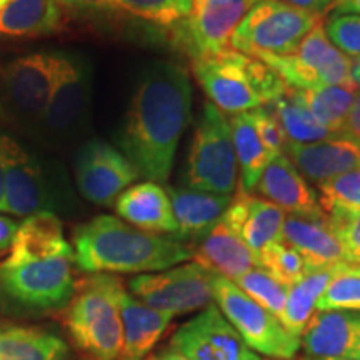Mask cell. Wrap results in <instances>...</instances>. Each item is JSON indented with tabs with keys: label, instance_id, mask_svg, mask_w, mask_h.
<instances>
[{
	"label": "cell",
	"instance_id": "obj_1",
	"mask_svg": "<svg viewBox=\"0 0 360 360\" xmlns=\"http://www.w3.org/2000/svg\"><path fill=\"white\" fill-rule=\"evenodd\" d=\"M192 84L174 62H154L142 72L119 137L122 154L147 182H167L175 152L192 115Z\"/></svg>",
	"mask_w": 360,
	"mask_h": 360
},
{
	"label": "cell",
	"instance_id": "obj_2",
	"mask_svg": "<svg viewBox=\"0 0 360 360\" xmlns=\"http://www.w3.org/2000/svg\"><path fill=\"white\" fill-rule=\"evenodd\" d=\"M74 259L89 274H152L193 259L192 245L98 215L74 231Z\"/></svg>",
	"mask_w": 360,
	"mask_h": 360
},
{
	"label": "cell",
	"instance_id": "obj_3",
	"mask_svg": "<svg viewBox=\"0 0 360 360\" xmlns=\"http://www.w3.org/2000/svg\"><path fill=\"white\" fill-rule=\"evenodd\" d=\"M122 282L110 274H94L75 283L64 309L70 340L89 360H117L122 355Z\"/></svg>",
	"mask_w": 360,
	"mask_h": 360
},
{
	"label": "cell",
	"instance_id": "obj_4",
	"mask_svg": "<svg viewBox=\"0 0 360 360\" xmlns=\"http://www.w3.org/2000/svg\"><path fill=\"white\" fill-rule=\"evenodd\" d=\"M192 74L209 102L231 115L269 105L287 89L267 64L233 49L192 62Z\"/></svg>",
	"mask_w": 360,
	"mask_h": 360
},
{
	"label": "cell",
	"instance_id": "obj_5",
	"mask_svg": "<svg viewBox=\"0 0 360 360\" xmlns=\"http://www.w3.org/2000/svg\"><path fill=\"white\" fill-rule=\"evenodd\" d=\"M74 254L7 262L0 267V305L27 314L64 310L74 297Z\"/></svg>",
	"mask_w": 360,
	"mask_h": 360
},
{
	"label": "cell",
	"instance_id": "obj_6",
	"mask_svg": "<svg viewBox=\"0 0 360 360\" xmlns=\"http://www.w3.org/2000/svg\"><path fill=\"white\" fill-rule=\"evenodd\" d=\"M238 164L231 124L212 102L202 105L188 150L184 184L193 191L232 195L237 191Z\"/></svg>",
	"mask_w": 360,
	"mask_h": 360
},
{
	"label": "cell",
	"instance_id": "obj_7",
	"mask_svg": "<svg viewBox=\"0 0 360 360\" xmlns=\"http://www.w3.org/2000/svg\"><path fill=\"white\" fill-rule=\"evenodd\" d=\"M323 15L278 0H259L232 35L231 49L245 56H287L321 24Z\"/></svg>",
	"mask_w": 360,
	"mask_h": 360
},
{
	"label": "cell",
	"instance_id": "obj_8",
	"mask_svg": "<svg viewBox=\"0 0 360 360\" xmlns=\"http://www.w3.org/2000/svg\"><path fill=\"white\" fill-rule=\"evenodd\" d=\"M214 300L224 317L257 354L272 359H294L302 339L287 330L281 319L252 300L231 278L214 274Z\"/></svg>",
	"mask_w": 360,
	"mask_h": 360
},
{
	"label": "cell",
	"instance_id": "obj_9",
	"mask_svg": "<svg viewBox=\"0 0 360 360\" xmlns=\"http://www.w3.org/2000/svg\"><path fill=\"white\" fill-rule=\"evenodd\" d=\"M254 58L267 64L281 77L285 87L294 90H312L330 85L355 87L352 77L354 60L328 40L322 22L294 52L287 56L262 53Z\"/></svg>",
	"mask_w": 360,
	"mask_h": 360
},
{
	"label": "cell",
	"instance_id": "obj_10",
	"mask_svg": "<svg viewBox=\"0 0 360 360\" xmlns=\"http://www.w3.org/2000/svg\"><path fill=\"white\" fill-rule=\"evenodd\" d=\"M129 289L143 304L175 317L212 305L214 272L197 262H187L135 276L129 281Z\"/></svg>",
	"mask_w": 360,
	"mask_h": 360
},
{
	"label": "cell",
	"instance_id": "obj_11",
	"mask_svg": "<svg viewBox=\"0 0 360 360\" xmlns=\"http://www.w3.org/2000/svg\"><path fill=\"white\" fill-rule=\"evenodd\" d=\"M259 0H193L191 15L174 25L175 44L192 62L231 49L232 35Z\"/></svg>",
	"mask_w": 360,
	"mask_h": 360
},
{
	"label": "cell",
	"instance_id": "obj_12",
	"mask_svg": "<svg viewBox=\"0 0 360 360\" xmlns=\"http://www.w3.org/2000/svg\"><path fill=\"white\" fill-rule=\"evenodd\" d=\"M170 347L187 360H264L252 350L217 305L182 323L170 339Z\"/></svg>",
	"mask_w": 360,
	"mask_h": 360
},
{
	"label": "cell",
	"instance_id": "obj_13",
	"mask_svg": "<svg viewBox=\"0 0 360 360\" xmlns=\"http://www.w3.org/2000/svg\"><path fill=\"white\" fill-rule=\"evenodd\" d=\"M75 179L85 199L110 205L137 179V170L127 157L103 141H89L75 157Z\"/></svg>",
	"mask_w": 360,
	"mask_h": 360
},
{
	"label": "cell",
	"instance_id": "obj_14",
	"mask_svg": "<svg viewBox=\"0 0 360 360\" xmlns=\"http://www.w3.org/2000/svg\"><path fill=\"white\" fill-rule=\"evenodd\" d=\"M4 212L29 215L42 212L51 192L42 165L13 139L4 135Z\"/></svg>",
	"mask_w": 360,
	"mask_h": 360
},
{
	"label": "cell",
	"instance_id": "obj_15",
	"mask_svg": "<svg viewBox=\"0 0 360 360\" xmlns=\"http://www.w3.org/2000/svg\"><path fill=\"white\" fill-rule=\"evenodd\" d=\"M90 65L75 52H56V72L45 124L56 132H65L82 119L90 98Z\"/></svg>",
	"mask_w": 360,
	"mask_h": 360
},
{
	"label": "cell",
	"instance_id": "obj_16",
	"mask_svg": "<svg viewBox=\"0 0 360 360\" xmlns=\"http://www.w3.org/2000/svg\"><path fill=\"white\" fill-rule=\"evenodd\" d=\"M310 357L360 360V312L315 310L302 334Z\"/></svg>",
	"mask_w": 360,
	"mask_h": 360
},
{
	"label": "cell",
	"instance_id": "obj_17",
	"mask_svg": "<svg viewBox=\"0 0 360 360\" xmlns=\"http://www.w3.org/2000/svg\"><path fill=\"white\" fill-rule=\"evenodd\" d=\"M56 72V52H34L4 67L8 96L27 114L42 117L47 110Z\"/></svg>",
	"mask_w": 360,
	"mask_h": 360
},
{
	"label": "cell",
	"instance_id": "obj_18",
	"mask_svg": "<svg viewBox=\"0 0 360 360\" xmlns=\"http://www.w3.org/2000/svg\"><path fill=\"white\" fill-rule=\"evenodd\" d=\"M285 154L304 179L317 187L342 174L360 170V141L345 134L322 142L287 146Z\"/></svg>",
	"mask_w": 360,
	"mask_h": 360
},
{
	"label": "cell",
	"instance_id": "obj_19",
	"mask_svg": "<svg viewBox=\"0 0 360 360\" xmlns=\"http://www.w3.org/2000/svg\"><path fill=\"white\" fill-rule=\"evenodd\" d=\"M254 192L260 199L281 207L287 215L310 219L326 217L319 205L317 192L295 169L287 154L270 160Z\"/></svg>",
	"mask_w": 360,
	"mask_h": 360
},
{
	"label": "cell",
	"instance_id": "obj_20",
	"mask_svg": "<svg viewBox=\"0 0 360 360\" xmlns=\"http://www.w3.org/2000/svg\"><path fill=\"white\" fill-rule=\"evenodd\" d=\"M281 238L302 255L309 272L350 264L327 215L319 219L287 215Z\"/></svg>",
	"mask_w": 360,
	"mask_h": 360
},
{
	"label": "cell",
	"instance_id": "obj_21",
	"mask_svg": "<svg viewBox=\"0 0 360 360\" xmlns=\"http://www.w3.org/2000/svg\"><path fill=\"white\" fill-rule=\"evenodd\" d=\"M285 217L287 214L281 207L245 192L240 186H237V193L222 215L257 259L264 247L281 238Z\"/></svg>",
	"mask_w": 360,
	"mask_h": 360
},
{
	"label": "cell",
	"instance_id": "obj_22",
	"mask_svg": "<svg viewBox=\"0 0 360 360\" xmlns=\"http://www.w3.org/2000/svg\"><path fill=\"white\" fill-rule=\"evenodd\" d=\"M192 250L193 262L233 282L249 270L259 267L257 255L224 219L199 238Z\"/></svg>",
	"mask_w": 360,
	"mask_h": 360
},
{
	"label": "cell",
	"instance_id": "obj_23",
	"mask_svg": "<svg viewBox=\"0 0 360 360\" xmlns=\"http://www.w3.org/2000/svg\"><path fill=\"white\" fill-rule=\"evenodd\" d=\"M115 210L130 225L150 233H169L177 237L175 220L169 193L157 182H141L125 188L117 197Z\"/></svg>",
	"mask_w": 360,
	"mask_h": 360
},
{
	"label": "cell",
	"instance_id": "obj_24",
	"mask_svg": "<svg viewBox=\"0 0 360 360\" xmlns=\"http://www.w3.org/2000/svg\"><path fill=\"white\" fill-rule=\"evenodd\" d=\"M170 204L179 225V240H199L222 219L233 195L193 191L187 187L167 188Z\"/></svg>",
	"mask_w": 360,
	"mask_h": 360
},
{
	"label": "cell",
	"instance_id": "obj_25",
	"mask_svg": "<svg viewBox=\"0 0 360 360\" xmlns=\"http://www.w3.org/2000/svg\"><path fill=\"white\" fill-rule=\"evenodd\" d=\"M69 254H74V250L65 240L60 219L49 210H42L25 217L24 222L19 225L11 254L6 260L22 262V260L51 259Z\"/></svg>",
	"mask_w": 360,
	"mask_h": 360
},
{
	"label": "cell",
	"instance_id": "obj_26",
	"mask_svg": "<svg viewBox=\"0 0 360 360\" xmlns=\"http://www.w3.org/2000/svg\"><path fill=\"white\" fill-rule=\"evenodd\" d=\"M120 314H122L124 328V347L120 357L132 360L146 359L174 319L172 315L143 304L129 292L122 294Z\"/></svg>",
	"mask_w": 360,
	"mask_h": 360
},
{
	"label": "cell",
	"instance_id": "obj_27",
	"mask_svg": "<svg viewBox=\"0 0 360 360\" xmlns=\"http://www.w3.org/2000/svg\"><path fill=\"white\" fill-rule=\"evenodd\" d=\"M65 0H12L0 11V37H40L65 24Z\"/></svg>",
	"mask_w": 360,
	"mask_h": 360
},
{
	"label": "cell",
	"instance_id": "obj_28",
	"mask_svg": "<svg viewBox=\"0 0 360 360\" xmlns=\"http://www.w3.org/2000/svg\"><path fill=\"white\" fill-rule=\"evenodd\" d=\"M354 264H342L337 267H328L321 270H312L294 285L289 287L287 302L281 314V322L287 330L299 335L302 339L304 328L317 309L319 300L330 285V282L342 272H347Z\"/></svg>",
	"mask_w": 360,
	"mask_h": 360
},
{
	"label": "cell",
	"instance_id": "obj_29",
	"mask_svg": "<svg viewBox=\"0 0 360 360\" xmlns=\"http://www.w3.org/2000/svg\"><path fill=\"white\" fill-rule=\"evenodd\" d=\"M62 337L37 327L0 323V360H65Z\"/></svg>",
	"mask_w": 360,
	"mask_h": 360
},
{
	"label": "cell",
	"instance_id": "obj_30",
	"mask_svg": "<svg viewBox=\"0 0 360 360\" xmlns=\"http://www.w3.org/2000/svg\"><path fill=\"white\" fill-rule=\"evenodd\" d=\"M229 124H231L238 170H240V187L245 192L254 193L264 170L272 159L252 124L249 112L232 115Z\"/></svg>",
	"mask_w": 360,
	"mask_h": 360
},
{
	"label": "cell",
	"instance_id": "obj_31",
	"mask_svg": "<svg viewBox=\"0 0 360 360\" xmlns=\"http://www.w3.org/2000/svg\"><path fill=\"white\" fill-rule=\"evenodd\" d=\"M267 107L276 115L287 146H304V143L322 142L339 135L319 122L312 115V112L297 101L294 92L289 87L285 89V92L281 97L270 102Z\"/></svg>",
	"mask_w": 360,
	"mask_h": 360
},
{
	"label": "cell",
	"instance_id": "obj_32",
	"mask_svg": "<svg viewBox=\"0 0 360 360\" xmlns=\"http://www.w3.org/2000/svg\"><path fill=\"white\" fill-rule=\"evenodd\" d=\"M297 101L312 112L319 122L326 125L334 134H342L345 120L352 110L359 90L347 85H330V87L312 90H294Z\"/></svg>",
	"mask_w": 360,
	"mask_h": 360
},
{
	"label": "cell",
	"instance_id": "obj_33",
	"mask_svg": "<svg viewBox=\"0 0 360 360\" xmlns=\"http://www.w3.org/2000/svg\"><path fill=\"white\" fill-rule=\"evenodd\" d=\"M319 205L328 217L360 212V170L342 174L317 187Z\"/></svg>",
	"mask_w": 360,
	"mask_h": 360
},
{
	"label": "cell",
	"instance_id": "obj_34",
	"mask_svg": "<svg viewBox=\"0 0 360 360\" xmlns=\"http://www.w3.org/2000/svg\"><path fill=\"white\" fill-rule=\"evenodd\" d=\"M259 267L267 270L270 276L287 287L302 281L309 274L302 255L282 238L264 247L259 254Z\"/></svg>",
	"mask_w": 360,
	"mask_h": 360
},
{
	"label": "cell",
	"instance_id": "obj_35",
	"mask_svg": "<svg viewBox=\"0 0 360 360\" xmlns=\"http://www.w3.org/2000/svg\"><path fill=\"white\" fill-rule=\"evenodd\" d=\"M236 283L252 300L262 305L269 312L281 317L287 302L289 287L283 285L277 278H274L267 270H264L262 267L252 269L240 278H237Z\"/></svg>",
	"mask_w": 360,
	"mask_h": 360
},
{
	"label": "cell",
	"instance_id": "obj_36",
	"mask_svg": "<svg viewBox=\"0 0 360 360\" xmlns=\"http://www.w3.org/2000/svg\"><path fill=\"white\" fill-rule=\"evenodd\" d=\"M115 7L143 20L174 27L191 15L193 0H115Z\"/></svg>",
	"mask_w": 360,
	"mask_h": 360
},
{
	"label": "cell",
	"instance_id": "obj_37",
	"mask_svg": "<svg viewBox=\"0 0 360 360\" xmlns=\"http://www.w3.org/2000/svg\"><path fill=\"white\" fill-rule=\"evenodd\" d=\"M315 310H355V312H360V274L352 272V269L339 274L323 292Z\"/></svg>",
	"mask_w": 360,
	"mask_h": 360
},
{
	"label": "cell",
	"instance_id": "obj_38",
	"mask_svg": "<svg viewBox=\"0 0 360 360\" xmlns=\"http://www.w3.org/2000/svg\"><path fill=\"white\" fill-rule=\"evenodd\" d=\"M326 34L328 40L342 53L350 58L360 57V15L357 13H335L328 19Z\"/></svg>",
	"mask_w": 360,
	"mask_h": 360
},
{
	"label": "cell",
	"instance_id": "obj_39",
	"mask_svg": "<svg viewBox=\"0 0 360 360\" xmlns=\"http://www.w3.org/2000/svg\"><path fill=\"white\" fill-rule=\"evenodd\" d=\"M249 114L260 141H262L264 147L267 148L270 159H276V157L285 154V137H283V132L277 122L276 115L269 110V107H259V109L250 110Z\"/></svg>",
	"mask_w": 360,
	"mask_h": 360
},
{
	"label": "cell",
	"instance_id": "obj_40",
	"mask_svg": "<svg viewBox=\"0 0 360 360\" xmlns=\"http://www.w3.org/2000/svg\"><path fill=\"white\" fill-rule=\"evenodd\" d=\"M328 220L347 252L349 262L354 265L360 264V212L334 215L328 217Z\"/></svg>",
	"mask_w": 360,
	"mask_h": 360
},
{
	"label": "cell",
	"instance_id": "obj_41",
	"mask_svg": "<svg viewBox=\"0 0 360 360\" xmlns=\"http://www.w3.org/2000/svg\"><path fill=\"white\" fill-rule=\"evenodd\" d=\"M278 2L300 8V11L321 13V15H323L327 11L334 8L337 0H278Z\"/></svg>",
	"mask_w": 360,
	"mask_h": 360
},
{
	"label": "cell",
	"instance_id": "obj_42",
	"mask_svg": "<svg viewBox=\"0 0 360 360\" xmlns=\"http://www.w3.org/2000/svg\"><path fill=\"white\" fill-rule=\"evenodd\" d=\"M17 231H19V224L15 220L0 215V250H11Z\"/></svg>",
	"mask_w": 360,
	"mask_h": 360
},
{
	"label": "cell",
	"instance_id": "obj_43",
	"mask_svg": "<svg viewBox=\"0 0 360 360\" xmlns=\"http://www.w3.org/2000/svg\"><path fill=\"white\" fill-rule=\"evenodd\" d=\"M342 134L349 135V137H354L355 141H360V92L357 98H355V103L352 110H350L347 120H345Z\"/></svg>",
	"mask_w": 360,
	"mask_h": 360
},
{
	"label": "cell",
	"instance_id": "obj_44",
	"mask_svg": "<svg viewBox=\"0 0 360 360\" xmlns=\"http://www.w3.org/2000/svg\"><path fill=\"white\" fill-rule=\"evenodd\" d=\"M335 13H357L360 15V0H337L334 6Z\"/></svg>",
	"mask_w": 360,
	"mask_h": 360
},
{
	"label": "cell",
	"instance_id": "obj_45",
	"mask_svg": "<svg viewBox=\"0 0 360 360\" xmlns=\"http://www.w3.org/2000/svg\"><path fill=\"white\" fill-rule=\"evenodd\" d=\"M65 2L85 7H115V0H65Z\"/></svg>",
	"mask_w": 360,
	"mask_h": 360
},
{
	"label": "cell",
	"instance_id": "obj_46",
	"mask_svg": "<svg viewBox=\"0 0 360 360\" xmlns=\"http://www.w3.org/2000/svg\"><path fill=\"white\" fill-rule=\"evenodd\" d=\"M4 135L0 132V212H4L6 209V204H4V152H2V142H4Z\"/></svg>",
	"mask_w": 360,
	"mask_h": 360
},
{
	"label": "cell",
	"instance_id": "obj_47",
	"mask_svg": "<svg viewBox=\"0 0 360 360\" xmlns=\"http://www.w3.org/2000/svg\"><path fill=\"white\" fill-rule=\"evenodd\" d=\"M152 360H187V359L184 357V355H180L177 350H174L172 347H169V349L162 350L160 354L154 355V357H152Z\"/></svg>",
	"mask_w": 360,
	"mask_h": 360
},
{
	"label": "cell",
	"instance_id": "obj_48",
	"mask_svg": "<svg viewBox=\"0 0 360 360\" xmlns=\"http://www.w3.org/2000/svg\"><path fill=\"white\" fill-rule=\"evenodd\" d=\"M354 60V65H352V77H354V82H355V87L360 92V57L359 58H352Z\"/></svg>",
	"mask_w": 360,
	"mask_h": 360
},
{
	"label": "cell",
	"instance_id": "obj_49",
	"mask_svg": "<svg viewBox=\"0 0 360 360\" xmlns=\"http://www.w3.org/2000/svg\"><path fill=\"white\" fill-rule=\"evenodd\" d=\"M11 2H12V0H0V11H2L4 7H7Z\"/></svg>",
	"mask_w": 360,
	"mask_h": 360
},
{
	"label": "cell",
	"instance_id": "obj_50",
	"mask_svg": "<svg viewBox=\"0 0 360 360\" xmlns=\"http://www.w3.org/2000/svg\"><path fill=\"white\" fill-rule=\"evenodd\" d=\"M6 254H7V252H2V250H0V267H2L4 260H6V259H4V257H6Z\"/></svg>",
	"mask_w": 360,
	"mask_h": 360
},
{
	"label": "cell",
	"instance_id": "obj_51",
	"mask_svg": "<svg viewBox=\"0 0 360 360\" xmlns=\"http://www.w3.org/2000/svg\"><path fill=\"white\" fill-rule=\"evenodd\" d=\"M352 272H355V274H360V264L354 265V267H352Z\"/></svg>",
	"mask_w": 360,
	"mask_h": 360
},
{
	"label": "cell",
	"instance_id": "obj_52",
	"mask_svg": "<svg viewBox=\"0 0 360 360\" xmlns=\"http://www.w3.org/2000/svg\"><path fill=\"white\" fill-rule=\"evenodd\" d=\"M119 360H132V359H119ZM141 360H152V357H147V359H141Z\"/></svg>",
	"mask_w": 360,
	"mask_h": 360
},
{
	"label": "cell",
	"instance_id": "obj_53",
	"mask_svg": "<svg viewBox=\"0 0 360 360\" xmlns=\"http://www.w3.org/2000/svg\"><path fill=\"white\" fill-rule=\"evenodd\" d=\"M317 360H332V359H317Z\"/></svg>",
	"mask_w": 360,
	"mask_h": 360
},
{
	"label": "cell",
	"instance_id": "obj_54",
	"mask_svg": "<svg viewBox=\"0 0 360 360\" xmlns=\"http://www.w3.org/2000/svg\"><path fill=\"white\" fill-rule=\"evenodd\" d=\"M305 360H317V359H305Z\"/></svg>",
	"mask_w": 360,
	"mask_h": 360
},
{
	"label": "cell",
	"instance_id": "obj_55",
	"mask_svg": "<svg viewBox=\"0 0 360 360\" xmlns=\"http://www.w3.org/2000/svg\"><path fill=\"white\" fill-rule=\"evenodd\" d=\"M82 360H89V359H82Z\"/></svg>",
	"mask_w": 360,
	"mask_h": 360
}]
</instances>
